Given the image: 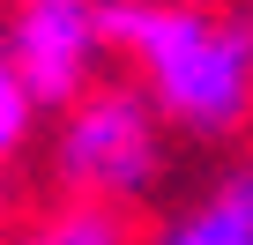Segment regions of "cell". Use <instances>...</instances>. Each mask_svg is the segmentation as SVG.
<instances>
[{
  "label": "cell",
  "mask_w": 253,
  "mask_h": 245,
  "mask_svg": "<svg viewBox=\"0 0 253 245\" xmlns=\"http://www.w3.org/2000/svg\"><path fill=\"white\" fill-rule=\"evenodd\" d=\"M112 52L134 60L149 97L186 134H231L253 111V30L186 0H104Z\"/></svg>",
  "instance_id": "1"
},
{
  "label": "cell",
  "mask_w": 253,
  "mask_h": 245,
  "mask_svg": "<svg viewBox=\"0 0 253 245\" xmlns=\"http://www.w3.org/2000/svg\"><path fill=\"white\" fill-rule=\"evenodd\" d=\"M52 171L75 201H119L134 208L157 193V171H164V104L126 82H104V89H82L60 119V141H52Z\"/></svg>",
  "instance_id": "2"
},
{
  "label": "cell",
  "mask_w": 253,
  "mask_h": 245,
  "mask_svg": "<svg viewBox=\"0 0 253 245\" xmlns=\"http://www.w3.org/2000/svg\"><path fill=\"white\" fill-rule=\"evenodd\" d=\"M8 45H15V67H23L38 111H67L97 82V60L112 52L104 0H15Z\"/></svg>",
  "instance_id": "3"
},
{
  "label": "cell",
  "mask_w": 253,
  "mask_h": 245,
  "mask_svg": "<svg viewBox=\"0 0 253 245\" xmlns=\"http://www.w3.org/2000/svg\"><path fill=\"white\" fill-rule=\"evenodd\" d=\"M179 230L194 245H253V164H231L216 178V193L194 215H179Z\"/></svg>",
  "instance_id": "4"
},
{
  "label": "cell",
  "mask_w": 253,
  "mask_h": 245,
  "mask_svg": "<svg viewBox=\"0 0 253 245\" xmlns=\"http://www.w3.org/2000/svg\"><path fill=\"white\" fill-rule=\"evenodd\" d=\"M23 245H126V208L119 201H75L45 230H30Z\"/></svg>",
  "instance_id": "5"
},
{
  "label": "cell",
  "mask_w": 253,
  "mask_h": 245,
  "mask_svg": "<svg viewBox=\"0 0 253 245\" xmlns=\"http://www.w3.org/2000/svg\"><path fill=\"white\" fill-rule=\"evenodd\" d=\"M30 111H38V97H30L23 67H15V45H8V30H0V156H8V149L30 134Z\"/></svg>",
  "instance_id": "6"
},
{
  "label": "cell",
  "mask_w": 253,
  "mask_h": 245,
  "mask_svg": "<svg viewBox=\"0 0 253 245\" xmlns=\"http://www.w3.org/2000/svg\"><path fill=\"white\" fill-rule=\"evenodd\" d=\"M157 245H194V238H186V230H179V223H171V230H164V238H157Z\"/></svg>",
  "instance_id": "7"
}]
</instances>
